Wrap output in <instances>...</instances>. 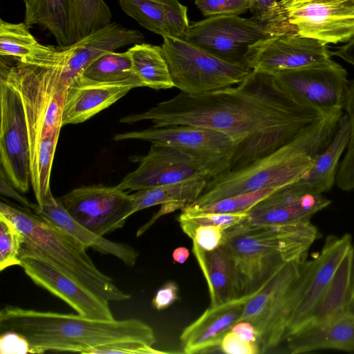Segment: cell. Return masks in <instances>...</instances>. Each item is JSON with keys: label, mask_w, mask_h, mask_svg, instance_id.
I'll return each mask as SVG.
<instances>
[{"label": "cell", "mask_w": 354, "mask_h": 354, "mask_svg": "<svg viewBox=\"0 0 354 354\" xmlns=\"http://www.w3.org/2000/svg\"><path fill=\"white\" fill-rule=\"evenodd\" d=\"M31 346L28 339L19 333L7 330L0 336L1 354L31 353Z\"/></svg>", "instance_id": "7bdbcfd3"}, {"label": "cell", "mask_w": 354, "mask_h": 354, "mask_svg": "<svg viewBox=\"0 0 354 354\" xmlns=\"http://www.w3.org/2000/svg\"><path fill=\"white\" fill-rule=\"evenodd\" d=\"M218 347L223 353L227 354L261 353L258 343L244 340L232 331H229L224 335Z\"/></svg>", "instance_id": "b9f144b4"}, {"label": "cell", "mask_w": 354, "mask_h": 354, "mask_svg": "<svg viewBox=\"0 0 354 354\" xmlns=\"http://www.w3.org/2000/svg\"><path fill=\"white\" fill-rule=\"evenodd\" d=\"M280 189V188H279ZM279 189H265L247 192L210 203L194 207L188 206L182 211L189 213L216 212V213H241L248 212L258 203L266 198Z\"/></svg>", "instance_id": "e575fe53"}, {"label": "cell", "mask_w": 354, "mask_h": 354, "mask_svg": "<svg viewBox=\"0 0 354 354\" xmlns=\"http://www.w3.org/2000/svg\"><path fill=\"white\" fill-rule=\"evenodd\" d=\"M230 331L244 340L259 344L257 330L254 326L248 321H239L232 327Z\"/></svg>", "instance_id": "bcb514c9"}, {"label": "cell", "mask_w": 354, "mask_h": 354, "mask_svg": "<svg viewBox=\"0 0 354 354\" xmlns=\"http://www.w3.org/2000/svg\"><path fill=\"white\" fill-rule=\"evenodd\" d=\"M20 259V266L36 285L64 301L80 315L96 319H114L109 300L49 261L32 255L21 256Z\"/></svg>", "instance_id": "9a60e30c"}, {"label": "cell", "mask_w": 354, "mask_h": 354, "mask_svg": "<svg viewBox=\"0 0 354 354\" xmlns=\"http://www.w3.org/2000/svg\"><path fill=\"white\" fill-rule=\"evenodd\" d=\"M83 75L102 82L124 81L133 75L130 56L127 51L107 52L93 62Z\"/></svg>", "instance_id": "1f68e13d"}, {"label": "cell", "mask_w": 354, "mask_h": 354, "mask_svg": "<svg viewBox=\"0 0 354 354\" xmlns=\"http://www.w3.org/2000/svg\"><path fill=\"white\" fill-rule=\"evenodd\" d=\"M139 165L118 185L122 190L138 191L194 179L211 178L217 171L202 160L172 147L151 145L148 153L136 157Z\"/></svg>", "instance_id": "5bb4252c"}, {"label": "cell", "mask_w": 354, "mask_h": 354, "mask_svg": "<svg viewBox=\"0 0 354 354\" xmlns=\"http://www.w3.org/2000/svg\"><path fill=\"white\" fill-rule=\"evenodd\" d=\"M0 214L10 219L25 236L19 258L41 257L109 301H122L131 295L97 268L77 239L47 222L31 209L0 203Z\"/></svg>", "instance_id": "8992f818"}, {"label": "cell", "mask_w": 354, "mask_h": 354, "mask_svg": "<svg viewBox=\"0 0 354 354\" xmlns=\"http://www.w3.org/2000/svg\"><path fill=\"white\" fill-rule=\"evenodd\" d=\"M183 231L193 240L194 244L205 252H211L224 243L227 229L214 225H195L178 221Z\"/></svg>", "instance_id": "74e56055"}, {"label": "cell", "mask_w": 354, "mask_h": 354, "mask_svg": "<svg viewBox=\"0 0 354 354\" xmlns=\"http://www.w3.org/2000/svg\"><path fill=\"white\" fill-rule=\"evenodd\" d=\"M319 236L310 221L279 227L242 223L226 230L223 245L234 263L243 295L257 290L286 263L306 257Z\"/></svg>", "instance_id": "5b68a950"}, {"label": "cell", "mask_w": 354, "mask_h": 354, "mask_svg": "<svg viewBox=\"0 0 354 354\" xmlns=\"http://www.w3.org/2000/svg\"><path fill=\"white\" fill-rule=\"evenodd\" d=\"M196 6L205 17L239 15L250 8V0H194Z\"/></svg>", "instance_id": "ab89813d"}, {"label": "cell", "mask_w": 354, "mask_h": 354, "mask_svg": "<svg viewBox=\"0 0 354 354\" xmlns=\"http://www.w3.org/2000/svg\"><path fill=\"white\" fill-rule=\"evenodd\" d=\"M161 47L174 87L188 95L239 84L252 71L226 62L183 39L164 37Z\"/></svg>", "instance_id": "9c48e42d"}, {"label": "cell", "mask_w": 354, "mask_h": 354, "mask_svg": "<svg viewBox=\"0 0 354 354\" xmlns=\"http://www.w3.org/2000/svg\"><path fill=\"white\" fill-rule=\"evenodd\" d=\"M353 259V246L340 263L322 302L308 323H323L348 311L351 299Z\"/></svg>", "instance_id": "f546056e"}, {"label": "cell", "mask_w": 354, "mask_h": 354, "mask_svg": "<svg viewBox=\"0 0 354 354\" xmlns=\"http://www.w3.org/2000/svg\"><path fill=\"white\" fill-rule=\"evenodd\" d=\"M77 41L111 24L112 13L104 0H73Z\"/></svg>", "instance_id": "d6a6232c"}, {"label": "cell", "mask_w": 354, "mask_h": 354, "mask_svg": "<svg viewBox=\"0 0 354 354\" xmlns=\"http://www.w3.org/2000/svg\"><path fill=\"white\" fill-rule=\"evenodd\" d=\"M348 310L354 315V297L351 298L349 305H348Z\"/></svg>", "instance_id": "f907efd6"}, {"label": "cell", "mask_w": 354, "mask_h": 354, "mask_svg": "<svg viewBox=\"0 0 354 354\" xmlns=\"http://www.w3.org/2000/svg\"><path fill=\"white\" fill-rule=\"evenodd\" d=\"M0 176L1 194L10 197L20 203L24 207L31 209L33 203H30L26 197L22 196L20 192L12 185L1 168Z\"/></svg>", "instance_id": "f6af8a7d"}, {"label": "cell", "mask_w": 354, "mask_h": 354, "mask_svg": "<svg viewBox=\"0 0 354 354\" xmlns=\"http://www.w3.org/2000/svg\"><path fill=\"white\" fill-rule=\"evenodd\" d=\"M283 3L290 23L301 36L325 44L346 42L354 37V0Z\"/></svg>", "instance_id": "e0dca14e"}, {"label": "cell", "mask_w": 354, "mask_h": 354, "mask_svg": "<svg viewBox=\"0 0 354 354\" xmlns=\"http://www.w3.org/2000/svg\"><path fill=\"white\" fill-rule=\"evenodd\" d=\"M333 54L354 66V37L339 47Z\"/></svg>", "instance_id": "7dc6e473"}, {"label": "cell", "mask_w": 354, "mask_h": 354, "mask_svg": "<svg viewBox=\"0 0 354 354\" xmlns=\"http://www.w3.org/2000/svg\"><path fill=\"white\" fill-rule=\"evenodd\" d=\"M127 53L133 74L143 86L156 90L174 87L161 46L144 42L133 45Z\"/></svg>", "instance_id": "f1b7e54d"}, {"label": "cell", "mask_w": 354, "mask_h": 354, "mask_svg": "<svg viewBox=\"0 0 354 354\" xmlns=\"http://www.w3.org/2000/svg\"><path fill=\"white\" fill-rule=\"evenodd\" d=\"M121 9L145 28L184 39L189 26L187 8L178 0H118Z\"/></svg>", "instance_id": "cb8c5ba5"}, {"label": "cell", "mask_w": 354, "mask_h": 354, "mask_svg": "<svg viewBox=\"0 0 354 354\" xmlns=\"http://www.w3.org/2000/svg\"><path fill=\"white\" fill-rule=\"evenodd\" d=\"M11 64L1 57L0 75L19 93L25 111L30 144V184L38 205L50 192V173L62 126L69 82L53 64Z\"/></svg>", "instance_id": "7a4b0ae2"}, {"label": "cell", "mask_w": 354, "mask_h": 354, "mask_svg": "<svg viewBox=\"0 0 354 354\" xmlns=\"http://www.w3.org/2000/svg\"><path fill=\"white\" fill-rule=\"evenodd\" d=\"M274 37L252 17L228 15L192 22L183 39L226 62L252 70L262 44Z\"/></svg>", "instance_id": "ba28073f"}, {"label": "cell", "mask_w": 354, "mask_h": 354, "mask_svg": "<svg viewBox=\"0 0 354 354\" xmlns=\"http://www.w3.org/2000/svg\"><path fill=\"white\" fill-rule=\"evenodd\" d=\"M24 22L46 28L59 48L77 41L73 0H30L25 5Z\"/></svg>", "instance_id": "4316f807"}, {"label": "cell", "mask_w": 354, "mask_h": 354, "mask_svg": "<svg viewBox=\"0 0 354 354\" xmlns=\"http://www.w3.org/2000/svg\"><path fill=\"white\" fill-rule=\"evenodd\" d=\"M0 160L12 185L26 193L30 183V144L24 104L18 91L0 75Z\"/></svg>", "instance_id": "7c38bea8"}, {"label": "cell", "mask_w": 354, "mask_h": 354, "mask_svg": "<svg viewBox=\"0 0 354 354\" xmlns=\"http://www.w3.org/2000/svg\"><path fill=\"white\" fill-rule=\"evenodd\" d=\"M31 210L47 222L64 230L86 248H91L103 254H111L121 260L127 266L133 267L139 252L131 245L110 241L90 231L76 221L66 210L59 198L49 192L41 205H32Z\"/></svg>", "instance_id": "7402d4cb"}, {"label": "cell", "mask_w": 354, "mask_h": 354, "mask_svg": "<svg viewBox=\"0 0 354 354\" xmlns=\"http://www.w3.org/2000/svg\"><path fill=\"white\" fill-rule=\"evenodd\" d=\"M354 297V270L352 277V283H351V298Z\"/></svg>", "instance_id": "816d5d0a"}, {"label": "cell", "mask_w": 354, "mask_h": 354, "mask_svg": "<svg viewBox=\"0 0 354 354\" xmlns=\"http://www.w3.org/2000/svg\"><path fill=\"white\" fill-rule=\"evenodd\" d=\"M330 203L322 194L310 192L296 181L276 190L249 209L243 223L279 227L308 222Z\"/></svg>", "instance_id": "ac0fdd59"}, {"label": "cell", "mask_w": 354, "mask_h": 354, "mask_svg": "<svg viewBox=\"0 0 354 354\" xmlns=\"http://www.w3.org/2000/svg\"><path fill=\"white\" fill-rule=\"evenodd\" d=\"M349 135V121L344 113L330 142L317 155L309 170L297 182L312 192L323 194L329 191L335 184L339 159L347 148Z\"/></svg>", "instance_id": "83f0119b"}, {"label": "cell", "mask_w": 354, "mask_h": 354, "mask_svg": "<svg viewBox=\"0 0 354 354\" xmlns=\"http://www.w3.org/2000/svg\"><path fill=\"white\" fill-rule=\"evenodd\" d=\"M58 198L76 221L102 236L122 228L134 214L132 195L118 185L83 186Z\"/></svg>", "instance_id": "4fadbf2b"}, {"label": "cell", "mask_w": 354, "mask_h": 354, "mask_svg": "<svg viewBox=\"0 0 354 354\" xmlns=\"http://www.w3.org/2000/svg\"><path fill=\"white\" fill-rule=\"evenodd\" d=\"M193 251L207 281L211 306L243 295L238 272L224 245L211 252H205L194 244Z\"/></svg>", "instance_id": "d4e9b609"}, {"label": "cell", "mask_w": 354, "mask_h": 354, "mask_svg": "<svg viewBox=\"0 0 354 354\" xmlns=\"http://www.w3.org/2000/svg\"><path fill=\"white\" fill-rule=\"evenodd\" d=\"M141 86L142 82L134 75L117 82H98L80 75L68 87L62 126L82 123L116 102L131 89Z\"/></svg>", "instance_id": "ffe728a7"}, {"label": "cell", "mask_w": 354, "mask_h": 354, "mask_svg": "<svg viewBox=\"0 0 354 354\" xmlns=\"http://www.w3.org/2000/svg\"><path fill=\"white\" fill-rule=\"evenodd\" d=\"M290 4H297L310 1L335 2L345 0H286Z\"/></svg>", "instance_id": "681fc988"}, {"label": "cell", "mask_w": 354, "mask_h": 354, "mask_svg": "<svg viewBox=\"0 0 354 354\" xmlns=\"http://www.w3.org/2000/svg\"><path fill=\"white\" fill-rule=\"evenodd\" d=\"M284 342L294 354L328 349L354 351V315L348 310L323 323H308Z\"/></svg>", "instance_id": "603a6c76"}, {"label": "cell", "mask_w": 354, "mask_h": 354, "mask_svg": "<svg viewBox=\"0 0 354 354\" xmlns=\"http://www.w3.org/2000/svg\"><path fill=\"white\" fill-rule=\"evenodd\" d=\"M208 180L194 179L136 191L131 194L135 205L134 213L161 205L160 210L143 225L147 230L161 216L177 209L183 210L193 203L203 193Z\"/></svg>", "instance_id": "484cf974"}, {"label": "cell", "mask_w": 354, "mask_h": 354, "mask_svg": "<svg viewBox=\"0 0 354 354\" xmlns=\"http://www.w3.org/2000/svg\"><path fill=\"white\" fill-rule=\"evenodd\" d=\"M115 141L140 140L151 145L174 148L202 160L218 175L229 170L236 145L226 134L216 130L190 125L151 127L142 131L118 133Z\"/></svg>", "instance_id": "8fae6325"}, {"label": "cell", "mask_w": 354, "mask_h": 354, "mask_svg": "<svg viewBox=\"0 0 354 354\" xmlns=\"http://www.w3.org/2000/svg\"><path fill=\"white\" fill-rule=\"evenodd\" d=\"M252 18L275 36L297 34L288 19L283 0H250Z\"/></svg>", "instance_id": "836d02e7"}, {"label": "cell", "mask_w": 354, "mask_h": 354, "mask_svg": "<svg viewBox=\"0 0 354 354\" xmlns=\"http://www.w3.org/2000/svg\"><path fill=\"white\" fill-rule=\"evenodd\" d=\"M178 298V286L175 281H169L160 287L152 299V306L158 310H164Z\"/></svg>", "instance_id": "ee69618b"}, {"label": "cell", "mask_w": 354, "mask_h": 354, "mask_svg": "<svg viewBox=\"0 0 354 354\" xmlns=\"http://www.w3.org/2000/svg\"><path fill=\"white\" fill-rule=\"evenodd\" d=\"M323 117L280 91L272 75L252 70L236 86L197 95L180 92L120 121L150 120L154 127L190 125L221 131L236 145L227 171H232L274 151Z\"/></svg>", "instance_id": "6da1fadb"}, {"label": "cell", "mask_w": 354, "mask_h": 354, "mask_svg": "<svg viewBox=\"0 0 354 354\" xmlns=\"http://www.w3.org/2000/svg\"><path fill=\"white\" fill-rule=\"evenodd\" d=\"M87 354H157L167 353L158 351L144 342L138 341H122L104 344L90 349Z\"/></svg>", "instance_id": "60d3db41"}, {"label": "cell", "mask_w": 354, "mask_h": 354, "mask_svg": "<svg viewBox=\"0 0 354 354\" xmlns=\"http://www.w3.org/2000/svg\"><path fill=\"white\" fill-rule=\"evenodd\" d=\"M250 293L232 301L211 306L183 330L180 340L186 354L207 351L218 346L243 314Z\"/></svg>", "instance_id": "44dd1931"}, {"label": "cell", "mask_w": 354, "mask_h": 354, "mask_svg": "<svg viewBox=\"0 0 354 354\" xmlns=\"http://www.w3.org/2000/svg\"><path fill=\"white\" fill-rule=\"evenodd\" d=\"M272 79L288 97L324 116L343 113L350 82L346 70L335 62L282 71Z\"/></svg>", "instance_id": "30bf717a"}, {"label": "cell", "mask_w": 354, "mask_h": 354, "mask_svg": "<svg viewBox=\"0 0 354 354\" xmlns=\"http://www.w3.org/2000/svg\"><path fill=\"white\" fill-rule=\"evenodd\" d=\"M343 113L324 116L265 157L241 169L211 178L203 193L189 206L200 207L247 192L279 189L297 181L330 142Z\"/></svg>", "instance_id": "277c9868"}, {"label": "cell", "mask_w": 354, "mask_h": 354, "mask_svg": "<svg viewBox=\"0 0 354 354\" xmlns=\"http://www.w3.org/2000/svg\"><path fill=\"white\" fill-rule=\"evenodd\" d=\"M353 246L349 234L342 236L330 235L321 252L308 261L303 292L290 319L285 339L312 319L340 263Z\"/></svg>", "instance_id": "2e32d148"}, {"label": "cell", "mask_w": 354, "mask_h": 354, "mask_svg": "<svg viewBox=\"0 0 354 354\" xmlns=\"http://www.w3.org/2000/svg\"><path fill=\"white\" fill-rule=\"evenodd\" d=\"M349 125V140L337 173L335 185L343 191L354 189V80L349 82L344 107Z\"/></svg>", "instance_id": "d590c367"}, {"label": "cell", "mask_w": 354, "mask_h": 354, "mask_svg": "<svg viewBox=\"0 0 354 354\" xmlns=\"http://www.w3.org/2000/svg\"><path fill=\"white\" fill-rule=\"evenodd\" d=\"M25 236L8 218L0 214V270L21 266L20 250Z\"/></svg>", "instance_id": "8d00e7d4"}, {"label": "cell", "mask_w": 354, "mask_h": 354, "mask_svg": "<svg viewBox=\"0 0 354 354\" xmlns=\"http://www.w3.org/2000/svg\"><path fill=\"white\" fill-rule=\"evenodd\" d=\"M189 256V251L185 247H178L172 253L174 261L180 264L184 263L187 260Z\"/></svg>", "instance_id": "c3c4849f"}, {"label": "cell", "mask_w": 354, "mask_h": 354, "mask_svg": "<svg viewBox=\"0 0 354 354\" xmlns=\"http://www.w3.org/2000/svg\"><path fill=\"white\" fill-rule=\"evenodd\" d=\"M41 44L25 22L10 23L0 19V55L14 59L32 57Z\"/></svg>", "instance_id": "4dcf8cb0"}, {"label": "cell", "mask_w": 354, "mask_h": 354, "mask_svg": "<svg viewBox=\"0 0 354 354\" xmlns=\"http://www.w3.org/2000/svg\"><path fill=\"white\" fill-rule=\"evenodd\" d=\"M247 212L241 213H189L182 211L178 221H185L195 225H214L229 229L242 224L247 218Z\"/></svg>", "instance_id": "f35d334b"}, {"label": "cell", "mask_w": 354, "mask_h": 354, "mask_svg": "<svg viewBox=\"0 0 354 354\" xmlns=\"http://www.w3.org/2000/svg\"><path fill=\"white\" fill-rule=\"evenodd\" d=\"M25 5L28 4L30 0H22Z\"/></svg>", "instance_id": "f5cc1de1"}, {"label": "cell", "mask_w": 354, "mask_h": 354, "mask_svg": "<svg viewBox=\"0 0 354 354\" xmlns=\"http://www.w3.org/2000/svg\"><path fill=\"white\" fill-rule=\"evenodd\" d=\"M308 261H288L250 293L239 321L256 328L261 353L284 342L291 316L301 298Z\"/></svg>", "instance_id": "52a82bcc"}, {"label": "cell", "mask_w": 354, "mask_h": 354, "mask_svg": "<svg viewBox=\"0 0 354 354\" xmlns=\"http://www.w3.org/2000/svg\"><path fill=\"white\" fill-rule=\"evenodd\" d=\"M333 62L326 44L298 34H287L265 41L253 59L251 68L274 75L282 71Z\"/></svg>", "instance_id": "d6986e66"}, {"label": "cell", "mask_w": 354, "mask_h": 354, "mask_svg": "<svg viewBox=\"0 0 354 354\" xmlns=\"http://www.w3.org/2000/svg\"><path fill=\"white\" fill-rule=\"evenodd\" d=\"M24 335L31 353L48 351L86 353L90 349L122 341L156 343L153 328L137 319L105 320L74 314L39 311L11 305L0 312V331Z\"/></svg>", "instance_id": "3957f363"}]
</instances>
